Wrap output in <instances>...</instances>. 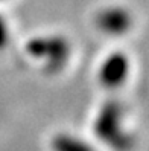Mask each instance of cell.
Wrapping results in <instances>:
<instances>
[{
  "label": "cell",
  "instance_id": "obj_7",
  "mask_svg": "<svg viewBox=\"0 0 149 151\" xmlns=\"http://www.w3.org/2000/svg\"><path fill=\"white\" fill-rule=\"evenodd\" d=\"M0 2H2V0H0Z\"/></svg>",
  "mask_w": 149,
  "mask_h": 151
},
{
  "label": "cell",
  "instance_id": "obj_1",
  "mask_svg": "<svg viewBox=\"0 0 149 151\" xmlns=\"http://www.w3.org/2000/svg\"><path fill=\"white\" fill-rule=\"evenodd\" d=\"M26 52L34 60L43 63L47 73H58L70 60V43L63 35H41L28 41Z\"/></svg>",
  "mask_w": 149,
  "mask_h": 151
},
{
  "label": "cell",
  "instance_id": "obj_4",
  "mask_svg": "<svg viewBox=\"0 0 149 151\" xmlns=\"http://www.w3.org/2000/svg\"><path fill=\"white\" fill-rule=\"evenodd\" d=\"M129 75V60L122 52H113L99 67V83L107 88H117Z\"/></svg>",
  "mask_w": 149,
  "mask_h": 151
},
{
  "label": "cell",
  "instance_id": "obj_6",
  "mask_svg": "<svg viewBox=\"0 0 149 151\" xmlns=\"http://www.w3.org/2000/svg\"><path fill=\"white\" fill-rule=\"evenodd\" d=\"M8 41H9V26L5 17L0 15V50L6 46Z\"/></svg>",
  "mask_w": 149,
  "mask_h": 151
},
{
  "label": "cell",
  "instance_id": "obj_2",
  "mask_svg": "<svg viewBox=\"0 0 149 151\" xmlns=\"http://www.w3.org/2000/svg\"><path fill=\"white\" fill-rule=\"evenodd\" d=\"M123 119H125L123 105L116 99H110L99 110L94 122V130L103 142H107L113 147L126 148L131 139L122 127Z\"/></svg>",
  "mask_w": 149,
  "mask_h": 151
},
{
  "label": "cell",
  "instance_id": "obj_5",
  "mask_svg": "<svg viewBox=\"0 0 149 151\" xmlns=\"http://www.w3.org/2000/svg\"><path fill=\"white\" fill-rule=\"evenodd\" d=\"M55 150L56 151H93L82 140L67 134H61L55 139Z\"/></svg>",
  "mask_w": 149,
  "mask_h": 151
},
{
  "label": "cell",
  "instance_id": "obj_3",
  "mask_svg": "<svg viewBox=\"0 0 149 151\" xmlns=\"http://www.w3.org/2000/svg\"><path fill=\"white\" fill-rule=\"evenodd\" d=\"M98 29L111 37L126 34L133 26V15L123 6H107L96 15Z\"/></svg>",
  "mask_w": 149,
  "mask_h": 151
}]
</instances>
